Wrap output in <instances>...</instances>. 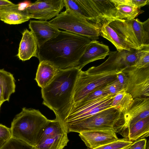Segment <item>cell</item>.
<instances>
[{"mask_svg":"<svg viewBox=\"0 0 149 149\" xmlns=\"http://www.w3.org/2000/svg\"><path fill=\"white\" fill-rule=\"evenodd\" d=\"M109 25L133 49L140 50L149 46V19L141 22L138 19H116Z\"/></svg>","mask_w":149,"mask_h":149,"instance_id":"obj_5","label":"cell"},{"mask_svg":"<svg viewBox=\"0 0 149 149\" xmlns=\"http://www.w3.org/2000/svg\"><path fill=\"white\" fill-rule=\"evenodd\" d=\"M49 120L39 110L24 107L11 122V138L35 147Z\"/></svg>","mask_w":149,"mask_h":149,"instance_id":"obj_3","label":"cell"},{"mask_svg":"<svg viewBox=\"0 0 149 149\" xmlns=\"http://www.w3.org/2000/svg\"><path fill=\"white\" fill-rule=\"evenodd\" d=\"M29 26L35 38L38 48L57 36L60 31L47 21L31 20Z\"/></svg>","mask_w":149,"mask_h":149,"instance_id":"obj_15","label":"cell"},{"mask_svg":"<svg viewBox=\"0 0 149 149\" xmlns=\"http://www.w3.org/2000/svg\"><path fill=\"white\" fill-rule=\"evenodd\" d=\"M117 79L119 83L124 89H125L127 84V78L125 74L120 71L117 75Z\"/></svg>","mask_w":149,"mask_h":149,"instance_id":"obj_36","label":"cell"},{"mask_svg":"<svg viewBox=\"0 0 149 149\" xmlns=\"http://www.w3.org/2000/svg\"><path fill=\"white\" fill-rule=\"evenodd\" d=\"M120 71L93 72L88 69L85 71L80 70L74 87L72 104L80 102L94 90L113 80Z\"/></svg>","mask_w":149,"mask_h":149,"instance_id":"obj_7","label":"cell"},{"mask_svg":"<svg viewBox=\"0 0 149 149\" xmlns=\"http://www.w3.org/2000/svg\"><path fill=\"white\" fill-rule=\"evenodd\" d=\"M81 70L76 67L59 70L46 86L41 88L42 104L60 120L72 104L76 80Z\"/></svg>","mask_w":149,"mask_h":149,"instance_id":"obj_2","label":"cell"},{"mask_svg":"<svg viewBox=\"0 0 149 149\" xmlns=\"http://www.w3.org/2000/svg\"><path fill=\"white\" fill-rule=\"evenodd\" d=\"M116 133L112 130H97L82 132L79 136L88 148L92 149L117 140Z\"/></svg>","mask_w":149,"mask_h":149,"instance_id":"obj_13","label":"cell"},{"mask_svg":"<svg viewBox=\"0 0 149 149\" xmlns=\"http://www.w3.org/2000/svg\"><path fill=\"white\" fill-rule=\"evenodd\" d=\"M100 36L111 42L118 51L123 50L129 51L132 48L124 39L119 36L109 25L108 22L104 23L100 26Z\"/></svg>","mask_w":149,"mask_h":149,"instance_id":"obj_19","label":"cell"},{"mask_svg":"<svg viewBox=\"0 0 149 149\" xmlns=\"http://www.w3.org/2000/svg\"><path fill=\"white\" fill-rule=\"evenodd\" d=\"M65 132L67 133L65 128L63 122L58 118L56 117L55 119L49 120L42 131L38 142V145L46 139Z\"/></svg>","mask_w":149,"mask_h":149,"instance_id":"obj_22","label":"cell"},{"mask_svg":"<svg viewBox=\"0 0 149 149\" xmlns=\"http://www.w3.org/2000/svg\"><path fill=\"white\" fill-rule=\"evenodd\" d=\"M88 38L65 31L38 48L39 62H48L59 70L75 67L88 45Z\"/></svg>","mask_w":149,"mask_h":149,"instance_id":"obj_1","label":"cell"},{"mask_svg":"<svg viewBox=\"0 0 149 149\" xmlns=\"http://www.w3.org/2000/svg\"><path fill=\"white\" fill-rule=\"evenodd\" d=\"M15 4L7 0H0V9L13 5Z\"/></svg>","mask_w":149,"mask_h":149,"instance_id":"obj_40","label":"cell"},{"mask_svg":"<svg viewBox=\"0 0 149 149\" xmlns=\"http://www.w3.org/2000/svg\"><path fill=\"white\" fill-rule=\"evenodd\" d=\"M148 47H146L140 50L132 48L129 51H110L109 57L105 62L97 66H93L88 69L93 72L122 71L133 65L140 54Z\"/></svg>","mask_w":149,"mask_h":149,"instance_id":"obj_9","label":"cell"},{"mask_svg":"<svg viewBox=\"0 0 149 149\" xmlns=\"http://www.w3.org/2000/svg\"><path fill=\"white\" fill-rule=\"evenodd\" d=\"M59 70L48 62H40L35 80L41 88L47 85L57 74Z\"/></svg>","mask_w":149,"mask_h":149,"instance_id":"obj_18","label":"cell"},{"mask_svg":"<svg viewBox=\"0 0 149 149\" xmlns=\"http://www.w3.org/2000/svg\"><path fill=\"white\" fill-rule=\"evenodd\" d=\"M110 52L109 47L96 40H91L79 60L76 67L80 70L88 64L104 59Z\"/></svg>","mask_w":149,"mask_h":149,"instance_id":"obj_14","label":"cell"},{"mask_svg":"<svg viewBox=\"0 0 149 149\" xmlns=\"http://www.w3.org/2000/svg\"><path fill=\"white\" fill-rule=\"evenodd\" d=\"M64 7V0H38L23 11L30 19L47 21L57 16Z\"/></svg>","mask_w":149,"mask_h":149,"instance_id":"obj_11","label":"cell"},{"mask_svg":"<svg viewBox=\"0 0 149 149\" xmlns=\"http://www.w3.org/2000/svg\"><path fill=\"white\" fill-rule=\"evenodd\" d=\"M30 19L24 12L18 8V4L0 9V19L10 24H22Z\"/></svg>","mask_w":149,"mask_h":149,"instance_id":"obj_17","label":"cell"},{"mask_svg":"<svg viewBox=\"0 0 149 149\" xmlns=\"http://www.w3.org/2000/svg\"><path fill=\"white\" fill-rule=\"evenodd\" d=\"M1 149H36L25 142L11 138Z\"/></svg>","mask_w":149,"mask_h":149,"instance_id":"obj_29","label":"cell"},{"mask_svg":"<svg viewBox=\"0 0 149 149\" xmlns=\"http://www.w3.org/2000/svg\"></svg>","mask_w":149,"mask_h":149,"instance_id":"obj_42","label":"cell"},{"mask_svg":"<svg viewBox=\"0 0 149 149\" xmlns=\"http://www.w3.org/2000/svg\"><path fill=\"white\" fill-rule=\"evenodd\" d=\"M68 133L97 130H112L125 137L127 130L123 113L114 108L100 111L84 120L66 125Z\"/></svg>","mask_w":149,"mask_h":149,"instance_id":"obj_4","label":"cell"},{"mask_svg":"<svg viewBox=\"0 0 149 149\" xmlns=\"http://www.w3.org/2000/svg\"><path fill=\"white\" fill-rule=\"evenodd\" d=\"M58 29L96 40L100 36V27L69 10L61 12L49 21Z\"/></svg>","mask_w":149,"mask_h":149,"instance_id":"obj_6","label":"cell"},{"mask_svg":"<svg viewBox=\"0 0 149 149\" xmlns=\"http://www.w3.org/2000/svg\"><path fill=\"white\" fill-rule=\"evenodd\" d=\"M127 130L137 121L149 117V97L134 99L133 102L123 113Z\"/></svg>","mask_w":149,"mask_h":149,"instance_id":"obj_12","label":"cell"},{"mask_svg":"<svg viewBox=\"0 0 149 149\" xmlns=\"http://www.w3.org/2000/svg\"><path fill=\"white\" fill-rule=\"evenodd\" d=\"M105 86L94 90L80 102L75 104H73L71 105H78L82 104L107 95H110L108 94L106 91L104 87Z\"/></svg>","mask_w":149,"mask_h":149,"instance_id":"obj_30","label":"cell"},{"mask_svg":"<svg viewBox=\"0 0 149 149\" xmlns=\"http://www.w3.org/2000/svg\"><path fill=\"white\" fill-rule=\"evenodd\" d=\"M11 138L10 128L0 124V149Z\"/></svg>","mask_w":149,"mask_h":149,"instance_id":"obj_32","label":"cell"},{"mask_svg":"<svg viewBox=\"0 0 149 149\" xmlns=\"http://www.w3.org/2000/svg\"><path fill=\"white\" fill-rule=\"evenodd\" d=\"M147 143L146 139H140L133 142L127 149H146Z\"/></svg>","mask_w":149,"mask_h":149,"instance_id":"obj_35","label":"cell"},{"mask_svg":"<svg viewBox=\"0 0 149 149\" xmlns=\"http://www.w3.org/2000/svg\"><path fill=\"white\" fill-rule=\"evenodd\" d=\"M117 19L130 20L135 19L142 11L129 5H121L116 7Z\"/></svg>","mask_w":149,"mask_h":149,"instance_id":"obj_26","label":"cell"},{"mask_svg":"<svg viewBox=\"0 0 149 149\" xmlns=\"http://www.w3.org/2000/svg\"><path fill=\"white\" fill-rule=\"evenodd\" d=\"M30 1H25L18 4V9L21 11L25 10L31 3Z\"/></svg>","mask_w":149,"mask_h":149,"instance_id":"obj_39","label":"cell"},{"mask_svg":"<svg viewBox=\"0 0 149 149\" xmlns=\"http://www.w3.org/2000/svg\"><path fill=\"white\" fill-rule=\"evenodd\" d=\"M13 93L12 92L0 84V108L4 102L9 101L10 95Z\"/></svg>","mask_w":149,"mask_h":149,"instance_id":"obj_34","label":"cell"},{"mask_svg":"<svg viewBox=\"0 0 149 149\" xmlns=\"http://www.w3.org/2000/svg\"><path fill=\"white\" fill-rule=\"evenodd\" d=\"M22 35L17 55L18 57L22 61L29 60L33 57L38 58V44L32 33L26 29Z\"/></svg>","mask_w":149,"mask_h":149,"instance_id":"obj_16","label":"cell"},{"mask_svg":"<svg viewBox=\"0 0 149 149\" xmlns=\"http://www.w3.org/2000/svg\"><path fill=\"white\" fill-rule=\"evenodd\" d=\"M149 135V117L133 124L128 130L126 137L131 141L147 137Z\"/></svg>","mask_w":149,"mask_h":149,"instance_id":"obj_21","label":"cell"},{"mask_svg":"<svg viewBox=\"0 0 149 149\" xmlns=\"http://www.w3.org/2000/svg\"><path fill=\"white\" fill-rule=\"evenodd\" d=\"M131 67L137 68L149 67V47L140 54L134 64Z\"/></svg>","mask_w":149,"mask_h":149,"instance_id":"obj_31","label":"cell"},{"mask_svg":"<svg viewBox=\"0 0 149 149\" xmlns=\"http://www.w3.org/2000/svg\"><path fill=\"white\" fill-rule=\"evenodd\" d=\"M111 1L116 7L121 5H129V0H111Z\"/></svg>","mask_w":149,"mask_h":149,"instance_id":"obj_38","label":"cell"},{"mask_svg":"<svg viewBox=\"0 0 149 149\" xmlns=\"http://www.w3.org/2000/svg\"><path fill=\"white\" fill-rule=\"evenodd\" d=\"M132 142L127 138L124 137L96 148L86 149H127Z\"/></svg>","mask_w":149,"mask_h":149,"instance_id":"obj_28","label":"cell"},{"mask_svg":"<svg viewBox=\"0 0 149 149\" xmlns=\"http://www.w3.org/2000/svg\"><path fill=\"white\" fill-rule=\"evenodd\" d=\"M146 149H149V141H148L147 143Z\"/></svg>","mask_w":149,"mask_h":149,"instance_id":"obj_41","label":"cell"},{"mask_svg":"<svg viewBox=\"0 0 149 149\" xmlns=\"http://www.w3.org/2000/svg\"><path fill=\"white\" fill-rule=\"evenodd\" d=\"M149 0H129V5L140 9L149 3Z\"/></svg>","mask_w":149,"mask_h":149,"instance_id":"obj_37","label":"cell"},{"mask_svg":"<svg viewBox=\"0 0 149 149\" xmlns=\"http://www.w3.org/2000/svg\"><path fill=\"white\" fill-rule=\"evenodd\" d=\"M103 22L116 19V9L111 0H91Z\"/></svg>","mask_w":149,"mask_h":149,"instance_id":"obj_20","label":"cell"},{"mask_svg":"<svg viewBox=\"0 0 149 149\" xmlns=\"http://www.w3.org/2000/svg\"><path fill=\"white\" fill-rule=\"evenodd\" d=\"M104 87L108 94L110 95L116 94L124 89L119 83L117 78L107 84Z\"/></svg>","mask_w":149,"mask_h":149,"instance_id":"obj_33","label":"cell"},{"mask_svg":"<svg viewBox=\"0 0 149 149\" xmlns=\"http://www.w3.org/2000/svg\"><path fill=\"white\" fill-rule=\"evenodd\" d=\"M15 81L13 74L3 69H0V84L3 86L13 93L15 92Z\"/></svg>","mask_w":149,"mask_h":149,"instance_id":"obj_27","label":"cell"},{"mask_svg":"<svg viewBox=\"0 0 149 149\" xmlns=\"http://www.w3.org/2000/svg\"><path fill=\"white\" fill-rule=\"evenodd\" d=\"M65 132L45 139L36 147V149H63L69 141Z\"/></svg>","mask_w":149,"mask_h":149,"instance_id":"obj_23","label":"cell"},{"mask_svg":"<svg viewBox=\"0 0 149 149\" xmlns=\"http://www.w3.org/2000/svg\"><path fill=\"white\" fill-rule=\"evenodd\" d=\"M64 2L65 10H70L89 22L96 24L82 0H64Z\"/></svg>","mask_w":149,"mask_h":149,"instance_id":"obj_24","label":"cell"},{"mask_svg":"<svg viewBox=\"0 0 149 149\" xmlns=\"http://www.w3.org/2000/svg\"><path fill=\"white\" fill-rule=\"evenodd\" d=\"M127 78L125 91L134 99L149 96V67L128 68L123 70Z\"/></svg>","mask_w":149,"mask_h":149,"instance_id":"obj_10","label":"cell"},{"mask_svg":"<svg viewBox=\"0 0 149 149\" xmlns=\"http://www.w3.org/2000/svg\"><path fill=\"white\" fill-rule=\"evenodd\" d=\"M116 95H109L82 104L71 105L60 120L65 127L67 125L84 120L111 108L113 99Z\"/></svg>","mask_w":149,"mask_h":149,"instance_id":"obj_8","label":"cell"},{"mask_svg":"<svg viewBox=\"0 0 149 149\" xmlns=\"http://www.w3.org/2000/svg\"><path fill=\"white\" fill-rule=\"evenodd\" d=\"M133 100L132 96L123 89L115 96L112 101L111 107L123 113L131 104Z\"/></svg>","mask_w":149,"mask_h":149,"instance_id":"obj_25","label":"cell"}]
</instances>
